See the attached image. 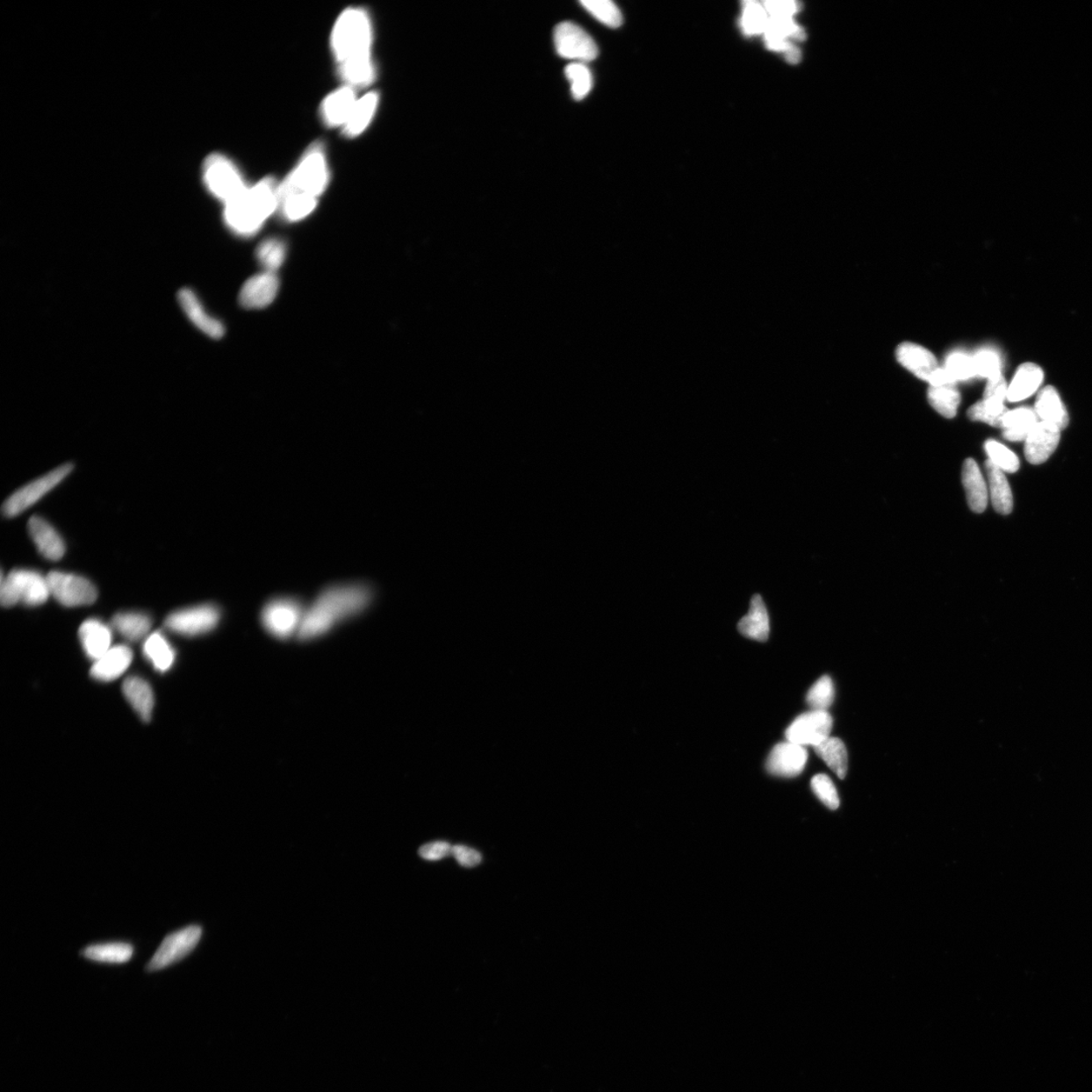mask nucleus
Wrapping results in <instances>:
<instances>
[{
  "mask_svg": "<svg viewBox=\"0 0 1092 1092\" xmlns=\"http://www.w3.org/2000/svg\"><path fill=\"white\" fill-rule=\"evenodd\" d=\"M976 376L991 379L1002 376V357L995 349H981L973 357Z\"/></svg>",
  "mask_w": 1092,
  "mask_h": 1092,
  "instance_id": "obj_45",
  "label": "nucleus"
},
{
  "mask_svg": "<svg viewBox=\"0 0 1092 1092\" xmlns=\"http://www.w3.org/2000/svg\"><path fill=\"white\" fill-rule=\"evenodd\" d=\"M1035 412L1044 422L1056 426L1059 429L1067 427L1069 417L1060 396L1055 388L1045 387L1037 397Z\"/></svg>",
  "mask_w": 1092,
  "mask_h": 1092,
  "instance_id": "obj_25",
  "label": "nucleus"
},
{
  "mask_svg": "<svg viewBox=\"0 0 1092 1092\" xmlns=\"http://www.w3.org/2000/svg\"><path fill=\"white\" fill-rule=\"evenodd\" d=\"M945 369L955 382L967 381L976 376L973 357L963 352L952 353Z\"/></svg>",
  "mask_w": 1092,
  "mask_h": 1092,
  "instance_id": "obj_46",
  "label": "nucleus"
},
{
  "mask_svg": "<svg viewBox=\"0 0 1092 1092\" xmlns=\"http://www.w3.org/2000/svg\"><path fill=\"white\" fill-rule=\"evenodd\" d=\"M112 628L130 642H137L148 636L152 626L151 618L140 612H121L112 618Z\"/></svg>",
  "mask_w": 1092,
  "mask_h": 1092,
  "instance_id": "obj_31",
  "label": "nucleus"
},
{
  "mask_svg": "<svg viewBox=\"0 0 1092 1092\" xmlns=\"http://www.w3.org/2000/svg\"><path fill=\"white\" fill-rule=\"evenodd\" d=\"M737 629L745 637L758 642L767 641L770 635V619L760 595L751 598L749 614L738 622Z\"/></svg>",
  "mask_w": 1092,
  "mask_h": 1092,
  "instance_id": "obj_23",
  "label": "nucleus"
},
{
  "mask_svg": "<svg viewBox=\"0 0 1092 1092\" xmlns=\"http://www.w3.org/2000/svg\"><path fill=\"white\" fill-rule=\"evenodd\" d=\"M46 577L50 595L66 607L90 605L97 600V591L88 578L57 571Z\"/></svg>",
  "mask_w": 1092,
  "mask_h": 1092,
  "instance_id": "obj_10",
  "label": "nucleus"
},
{
  "mask_svg": "<svg viewBox=\"0 0 1092 1092\" xmlns=\"http://www.w3.org/2000/svg\"><path fill=\"white\" fill-rule=\"evenodd\" d=\"M583 8L605 25L616 29L622 24L621 11L610 0H582Z\"/></svg>",
  "mask_w": 1092,
  "mask_h": 1092,
  "instance_id": "obj_40",
  "label": "nucleus"
},
{
  "mask_svg": "<svg viewBox=\"0 0 1092 1092\" xmlns=\"http://www.w3.org/2000/svg\"><path fill=\"white\" fill-rule=\"evenodd\" d=\"M832 717L828 711L811 710L798 716L786 730V738L799 745L817 747L830 736Z\"/></svg>",
  "mask_w": 1092,
  "mask_h": 1092,
  "instance_id": "obj_13",
  "label": "nucleus"
},
{
  "mask_svg": "<svg viewBox=\"0 0 1092 1092\" xmlns=\"http://www.w3.org/2000/svg\"><path fill=\"white\" fill-rule=\"evenodd\" d=\"M811 789L825 807L837 809L840 805L836 786L828 775L818 774L812 778Z\"/></svg>",
  "mask_w": 1092,
  "mask_h": 1092,
  "instance_id": "obj_47",
  "label": "nucleus"
},
{
  "mask_svg": "<svg viewBox=\"0 0 1092 1092\" xmlns=\"http://www.w3.org/2000/svg\"><path fill=\"white\" fill-rule=\"evenodd\" d=\"M928 398L931 407L944 417L956 416L961 397L954 387H930Z\"/></svg>",
  "mask_w": 1092,
  "mask_h": 1092,
  "instance_id": "obj_38",
  "label": "nucleus"
},
{
  "mask_svg": "<svg viewBox=\"0 0 1092 1092\" xmlns=\"http://www.w3.org/2000/svg\"><path fill=\"white\" fill-rule=\"evenodd\" d=\"M123 692L142 721L149 722L154 708V694L148 682L139 677H130L124 682Z\"/></svg>",
  "mask_w": 1092,
  "mask_h": 1092,
  "instance_id": "obj_27",
  "label": "nucleus"
},
{
  "mask_svg": "<svg viewBox=\"0 0 1092 1092\" xmlns=\"http://www.w3.org/2000/svg\"><path fill=\"white\" fill-rule=\"evenodd\" d=\"M317 203L315 197L294 194L279 199L278 210L286 221L296 222L308 217L316 209Z\"/></svg>",
  "mask_w": 1092,
  "mask_h": 1092,
  "instance_id": "obj_35",
  "label": "nucleus"
},
{
  "mask_svg": "<svg viewBox=\"0 0 1092 1092\" xmlns=\"http://www.w3.org/2000/svg\"><path fill=\"white\" fill-rule=\"evenodd\" d=\"M985 469H987L988 477L992 505L1001 514H1009L1013 511L1014 499L1004 471L998 469L990 461L985 463Z\"/></svg>",
  "mask_w": 1092,
  "mask_h": 1092,
  "instance_id": "obj_29",
  "label": "nucleus"
},
{
  "mask_svg": "<svg viewBox=\"0 0 1092 1092\" xmlns=\"http://www.w3.org/2000/svg\"><path fill=\"white\" fill-rule=\"evenodd\" d=\"M47 577L32 570H13L3 576L0 601L4 607L22 603L28 606L44 604L50 597Z\"/></svg>",
  "mask_w": 1092,
  "mask_h": 1092,
  "instance_id": "obj_5",
  "label": "nucleus"
},
{
  "mask_svg": "<svg viewBox=\"0 0 1092 1092\" xmlns=\"http://www.w3.org/2000/svg\"><path fill=\"white\" fill-rule=\"evenodd\" d=\"M835 700V685L829 676L819 678L811 686L807 702L812 710L827 711Z\"/></svg>",
  "mask_w": 1092,
  "mask_h": 1092,
  "instance_id": "obj_42",
  "label": "nucleus"
},
{
  "mask_svg": "<svg viewBox=\"0 0 1092 1092\" xmlns=\"http://www.w3.org/2000/svg\"><path fill=\"white\" fill-rule=\"evenodd\" d=\"M379 101L378 93L370 91L359 98L353 109L348 123L343 126V134L348 138H355L362 134L374 118Z\"/></svg>",
  "mask_w": 1092,
  "mask_h": 1092,
  "instance_id": "obj_28",
  "label": "nucleus"
},
{
  "mask_svg": "<svg viewBox=\"0 0 1092 1092\" xmlns=\"http://www.w3.org/2000/svg\"><path fill=\"white\" fill-rule=\"evenodd\" d=\"M144 655L159 672L169 671L176 660V652L162 634L153 632L146 638Z\"/></svg>",
  "mask_w": 1092,
  "mask_h": 1092,
  "instance_id": "obj_34",
  "label": "nucleus"
},
{
  "mask_svg": "<svg viewBox=\"0 0 1092 1092\" xmlns=\"http://www.w3.org/2000/svg\"><path fill=\"white\" fill-rule=\"evenodd\" d=\"M989 461L1002 471L1016 472L1020 468V461L1013 451L1000 442L988 441L985 443Z\"/></svg>",
  "mask_w": 1092,
  "mask_h": 1092,
  "instance_id": "obj_44",
  "label": "nucleus"
},
{
  "mask_svg": "<svg viewBox=\"0 0 1092 1092\" xmlns=\"http://www.w3.org/2000/svg\"><path fill=\"white\" fill-rule=\"evenodd\" d=\"M79 638L86 656L95 662L111 648V629L97 619H89L80 626Z\"/></svg>",
  "mask_w": 1092,
  "mask_h": 1092,
  "instance_id": "obj_22",
  "label": "nucleus"
},
{
  "mask_svg": "<svg viewBox=\"0 0 1092 1092\" xmlns=\"http://www.w3.org/2000/svg\"><path fill=\"white\" fill-rule=\"evenodd\" d=\"M331 45L338 68L374 62L372 25L368 11L359 8L344 11L333 29Z\"/></svg>",
  "mask_w": 1092,
  "mask_h": 1092,
  "instance_id": "obj_3",
  "label": "nucleus"
},
{
  "mask_svg": "<svg viewBox=\"0 0 1092 1092\" xmlns=\"http://www.w3.org/2000/svg\"><path fill=\"white\" fill-rule=\"evenodd\" d=\"M763 4L772 18H794L801 9V4L794 0H768Z\"/></svg>",
  "mask_w": 1092,
  "mask_h": 1092,
  "instance_id": "obj_48",
  "label": "nucleus"
},
{
  "mask_svg": "<svg viewBox=\"0 0 1092 1092\" xmlns=\"http://www.w3.org/2000/svg\"><path fill=\"white\" fill-rule=\"evenodd\" d=\"M1008 384L1002 376L988 379L987 389L984 392V401L1004 405V399H1008Z\"/></svg>",
  "mask_w": 1092,
  "mask_h": 1092,
  "instance_id": "obj_49",
  "label": "nucleus"
},
{
  "mask_svg": "<svg viewBox=\"0 0 1092 1092\" xmlns=\"http://www.w3.org/2000/svg\"><path fill=\"white\" fill-rule=\"evenodd\" d=\"M1038 423L1035 410L1021 407L1009 411L1003 421V436L1009 442H1025Z\"/></svg>",
  "mask_w": 1092,
  "mask_h": 1092,
  "instance_id": "obj_30",
  "label": "nucleus"
},
{
  "mask_svg": "<svg viewBox=\"0 0 1092 1092\" xmlns=\"http://www.w3.org/2000/svg\"><path fill=\"white\" fill-rule=\"evenodd\" d=\"M279 281L275 272L263 271L252 277L239 295L240 305L245 309H263L275 301Z\"/></svg>",
  "mask_w": 1092,
  "mask_h": 1092,
  "instance_id": "obj_15",
  "label": "nucleus"
},
{
  "mask_svg": "<svg viewBox=\"0 0 1092 1092\" xmlns=\"http://www.w3.org/2000/svg\"><path fill=\"white\" fill-rule=\"evenodd\" d=\"M554 43L557 54L572 62L586 64L598 56V46L594 40L574 23L558 24L554 32Z\"/></svg>",
  "mask_w": 1092,
  "mask_h": 1092,
  "instance_id": "obj_9",
  "label": "nucleus"
},
{
  "mask_svg": "<svg viewBox=\"0 0 1092 1092\" xmlns=\"http://www.w3.org/2000/svg\"><path fill=\"white\" fill-rule=\"evenodd\" d=\"M768 12L764 4L756 0L744 3L741 28L747 36L764 35L769 22Z\"/></svg>",
  "mask_w": 1092,
  "mask_h": 1092,
  "instance_id": "obj_36",
  "label": "nucleus"
},
{
  "mask_svg": "<svg viewBox=\"0 0 1092 1092\" xmlns=\"http://www.w3.org/2000/svg\"><path fill=\"white\" fill-rule=\"evenodd\" d=\"M451 850L452 847L449 843L442 841L433 842L422 845V847L419 849V855L425 859V860L437 861L451 855Z\"/></svg>",
  "mask_w": 1092,
  "mask_h": 1092,
  "instance_id": "obj_50",
  "label": "nucleus"
},
{
  "mask_svg": "<svg viewBox=\"0 0 1092 1092\" xmlns=\"http://www.w3.org/2000/svg\"><path fill=\"white\" fill-rule=\"evenodd\" d=\"M204 179L212 195L225 204L248 189L235 164L221 154H212L205 160Z\"/></svg>",
  "mask_w": 1092,
  "mask_h": 1092,
  "instance_id": "obj_6",
  "label": "nucleus"
},
{
  "mask_svg": "<svg viewBox=\"0 0 1092 1092\" xmlns=\"http://www.w3.org/2000/svg\"><path fill=\"white\" fill-rule=\"evenodd\" d=\"M305 609L298 599L276 598L265 604L261 615L263 628L271 636L286 639L298 635Z\"/></svg>",
  "mask_w": 1092,
  "mask_h": 1092,
  "instance_id": "obj_7",
  "label": "nucleus"
},
{
  "mask_svg": "<svg viewBox=\"0 0 1092 1092\" xmlns=\"http://www.w3.org/2000/svg\"><path fill=\"white\" fill-rule=\"evenodd\" d=\"M72 469V464H63L61 467L48 472V474L35 479L34 482L24 485L23 488L13 492L8 500L4 503V514L6 517L21 514V513L30 508L31 506L36 504L47 492H49L58 484L61 483L70 474Z\"/></svg>",
  "mask_w": 1092,
  "mask_h": 1092,
  "instance_id": "obj_11",
  "label": "nucleus"
},
{
  "mask_svg": "<svg viewBox=\"0 0 1092 1092\" xmlns=\"http://www.w3.org/2000/svg\"><path fill=\"white\" fill-rule=\"evenodd\" d=\"M1043 379L1044 372L1040 366L1031 363L1022 364L1009 385V401L1021 402L1034 395L1041 387Z\"/></svg>",
  "mask_w": 1092,
  "mask_h": 1092,
  "instance_id": "obj_24",
  "label": "nucleus"
},
{
  "mask_svg": "<svg viewBox=\"0 0 1092 1092\" xmlns=\"http://www.w3.org/2000/svg\"><path fill=\"white\" fill-rule=\"evenodd\" d=\"M765 38H776L785 40H794L797 42L804 41L807 34L801 26L795 22L794 18H772L770 17L767 28L764 32Z\"/></svg>",
  "mask_w": 1092,
  "mask_h": 1092,
  "instance_id": "obj_41",
  "label": "nucleus"
},
{
  "mask_svg": "<svg viewBox=\"0 0 1092 1092\" xmlns=\"http://www.w3.org/2000/svg\"><path fill=\"white\" fill-rule=\"evenodd\" d=\"M202 935L203 929L197 924L173 931L159 945L146 970L155 972L183 960L196 949Z\"/></svg>",
  "mask_w": 1092,
  "mask_h": 1092,
  "instance_id": "obj_8",
  "label": "nucleus"
},
{
  "mask_svg": "<svg viewBox=\"0 0 1092 1092\" xmlns=\"http://www.w3.org/2000/svg\"><path fill=\"white\" fill-rule=\"evenodd\" d=\"M221 611L212 604L195 606L173 612L165 621V628L176 634L196 636L216 628Z\"/></svg>",
  "mask_w": 1092,
  "mask_h": 1092,
  "instance_id": "obj_12",
  "label": "nucleus"
},
{
  "mask_svg": "<svg viewBox=\"0 0 1092 1092\" xmlns=\"http://www.w3.org/2000/svg\"><path fill=\"white\" fill-rule=\"evenodd\" d=\"M329 169L323 143L315 142L291 175L278 185V198L303 194L318 198L329 183Z\"/></svg>",
  "mask_w": 1092,
  "mask_h": 1092,
  "instance_id": "obj_4",
  "label": "nucleus"
},
{
  "mask_svg": "<svg viewBox=\"0 0 1092 1092\" xmlns=\"http://www.w3.org/2000/svg\"><path fill=\"white\" fill-rule=\"evenodd\" d=\"M374 591L364 583L330 586L320 593L305 610L298 638L309 641L328 632L335 624L361 614L371 603Z\"/></svg>",
  "mask_w": 1092,
  "mask_h": 1092,
  "instance_id": "obj_1",
  "label": "nucleus"
},
{
  "mask_svg": "<svg viewBox=\"0 0 1092 1092\" xmlns=\"http://www.w3.org/2000/svg\"><path fill=\"white\" fill-rule=\"evenodd\" d=\"M962 479L969 507L976 513L983 512L988 506V487L982 472L973 459H966L964 463Z\"/></svg>",
  "mask_w": 1092,
  "mask_h": 1092,
  "instance_id": "obj_26",
  "label": "nucleus"
},
{
  "mask_svg": "<svg viewBox=\"0 0 1092 1092\" xmlns=\"http://www.w3.org/2000/svg\"><path fill=\"white\" fill-rule=\"evenodd\" d=\"M808 758V751L802 745L781 743L770 752L765 769L774 776L796 777L802 773Z\"/></svg>",
  "mask_w": 1092,
  "mask_h": 1092,
  "instance_id": "obj_14",
  "label": "nucleus"
},
{
  "mask_svg": "<svg viewBox=\"0 0 1092 1092\" xmlns=\"http://www.w3.org/2000/svg\"><path fill=\"white\" fill-rule=\"evenodd\" d=\"M278 183L265 177L231 202L225 204L224 219L237 235L252 236L278 210Z\"/></svg>",
  "mask_w": 1092,
  "mask_h": 1092,
  "instance_id": "obj_2",
  "label": "nucleus"
},
{
  "mask_svg": "<svg viewBox=\"0 0 1092 1092\" xmlns=\"http://www.w3.org/2000/svg\"><path fill=\"white\" fill-rule=\"evenodd\" d=\"M451 855L456 858L459 865L467 868L476 867L482 862V855L478 851L465 847V845L458 844L452 847Z\"/></svg>",
  "mask_w": 1092,
  "mask_h": 1092,
  "instance_id": "obj_51",
  "label": "nucleus"
},
{
  "mask_svg": "<svg viewBox=\"0 0 1092 1092\" xmlns=\"http://www.w3.org/2000/svg\"><path fill=\"white\" fill-rule=\"evenodd\" d=\"M565 76L571 84V92L576 101H582L593 88V76L585 63L571 62L565 68Z\"/></svg>",
  "mask_w": 1092,
  "mask_h": 1092,
  "instance_id": "obj_39",
  "label": "nucleus"
},
{
  "mask_svg": "<svg viewBox=\"0 0 1092 1092\" xmlns=\"http://www.w3.org/2000/svg\"><path fill=\"white\" fill-rule=\"evenodd\" d=\"M816 755L829 765V768L840 779L847 775L848 751L840 738L830 736L815 748Z\"/></svg>",
  "mask_w": 1092,
  "mask_h": 1092,
  "instance_id": "obj_33",
  "label": "nucleus"
},
{
  "mask_svg": "<svg viewBox=\"0 0 1092 1092\" xmlns=\"http://www.w3.org/2000/svg\"><path fill=\"white\" fill-rule=\"evenodd\" d=\"M896 357L905 369L925 382L930 383L931 377L940 369L933 353L915 343L899 345Z\"/></svg>",
  "mask_w": 1092,
  "mask_h": 1092,
  "instance_id": "obj_17",
  "label": "nucleus"
},
{
  "mask_svg": "<svg viewBox=\"0 0 1092 1092\" xmlns=\"http://www.w3.org/2000/svg\"><path fill=\"white\" fill-rule=\"evenodd\" d=\"M134 948L128 943H106L91 945L82 952V955L91 961L122 964L131 960Z\"/></svg>",
  "mask_w": 1092,
  "mask_h": 1092,
  "instance_id": "obj_32",
  "label": "nucleus"
},
{
  "mask_svg": "<svg viewBox=\"0 0 1092 1092\" xmlns=\"http://www.w3.org/2000/svg\"><path fill=\"white\" fill-rule=\"evenodd\" d=\"M178 302L192 324L211 338L219 339L225 334V328L219 320L212 318L199 302L194 291L183 289L178 292Z\"/></svg>",
  "mask_w": 1092,
  "mask_h": 1092,
  "instance_id": "obj_19",
  "label": "nucleus"
},
{
  "mask_svg": "<svg viewBox=\"0 0 1092 1092\" xmlns=\"http://www.w3.org/2000/svg\"><path fill=\"white\" fill-rule=\"evenodd\" d=\"M286 256V246L283 240L269 238L258 246L256 257L265 271L275 272L281 268Z\"/></svg>",
  "mask_w": 1092,
  "mask_h": 1092,
  "instance_id": "obj_37",
  "label": "nucleus"
},
{
  "mask_svg": "<svg viewBox=\"0 0 1092 1092\" xmlns=\"http://www.w3.org/2000/svg\"><path fill=\"white\" fill-rule=\"evenodd\" d=\"M357 101L355 89L351 86L346 85L333 91L324 99L321 105L323 122L330 128H337V126L343 128Z\"/></svg>",
  "mask_w": 1092,
  "mask_h": 1092,
  "instance_id": "obj_18",
  "label": "nucleus"
},
{
  "mask_svg": "<svg viewBox=\"0 0 1092 1092\" xmlns=\"http://www.w3.org/2000/svg\"><path fill=\"white\" fill-rule=\"evenodd\" d=\"M1059 442L1060 429L1047 422H1038L1025 439V458L1031 463L1041 464L1053 454Z\"/></svg>",
  "mask_w": 1092,
  "mask_h": 1092,
  "instance_id": "obj_16",
  "label": "nucleus"
},
{
  "mask_svg": "<svg viewBox=\"0 0 1092 1092\" xmlns=\"http://www.w3.org/2000/svg\"><path fill=\"white\" fill-rule=\"evenodd\" d=\"M29 534L40 554L50 561H58L65 554V544L53 526L42 517L32 516L28 523Z\"/></svg>",
  "mask_w": 1092,
  "mask_h": 1092,
  "instance_id": "obj_20",
  "label": "nucleus"
},
{
  "mask_svg": "<svg viewBox=\"0 0 1092 1092\" xmlns=\"http://www.w3.org/2000/svg\"><path fill=\"white\" fill-rule=\"evenodd\" d=\"M132 661L133 652L129 647L123 644L115 645L95 662L90 670V675L98 681H114L129 669Z\"/></svg>",
  "mask_w": 1092,
  "mask_h": 1092,
  "instance_id": "obj_21",
  "label": "nucleus"
},
{
  "mask_svg": "<svg viewBox=\"0 0 1092 1092\" xmlns=\"http://www.w3.org/2000/svg\"><path fill=\"white\" fill-rule=\"evenodd\" d=\"M1009 410L1004 405L992 404L987 401H981L973 406L968 411V416L972 420L988 423L994 427L1002 428L1005 416Z\"/></svg>",
  "mask_w": 1092,
  "mask_h": 1092,
  "instance_id": "obj_43",
  "label": "nucleus"
}]
</instances>
